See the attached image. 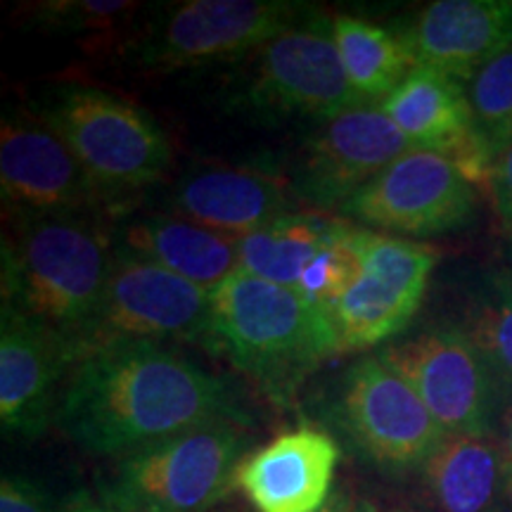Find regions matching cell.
Returning <instances> with one entry per match:
<instances>
[{
  "label": "cell",
  "mask_w": 512,
  "mask_h": 512,
  "mask_svg": "<svg viewBox=\"0 0 512 512\" xmlns=\"http://www.w3.org/2000/svg\"><path fill=\"white\" fill-rule=\"evenodd\" d=\"M332 31L344 74L366 105H380L415 69L411 50L394 29L351 15H335Z\"/></svg>",
  "instance_id": "obj_22"
},
{
  "label": "cell",
  "mask_w": 512,
  "mask_h": 512,
  "mask_svg": "<svg viewBox=\"0 0 512 512\" xmlns=\"http://www.w3.org/2000/svg\"><path fill=\"white\" fill-rule=\"evenodd\" d=\"M486 190L494 202L498 219L512 230V140L496 155Z\"/></svg>",
  "instance_id": "obj_29"
},
{
  "label": "cell",
  "mask_w": 512,
  "mask_h": 512,
  "mask_svg": "<svg viewBox=\"0 0 512 512\" xmlns=\"http://www.w3.org/2000/svg\"><path fill=\"white\" fill-rule=\"evenodd\" d=\"M394 31L411 50L415 67L467 83L512 46V3L437 0Z\"/></svg>",
  "instance_id": "obj_17"
},
{
  "label": "cell",
  "mask_w": 512,
  "mask_h": 512,
  "mask_svg": "<svg viewBox=\"0 0 512 512\" xmlns=\"http://www.w3.org/2000/svg\"><path fill=\"white\" fill-rule=\"evenodd\" d=\"M60 505L34 479L5 475L0 482V512H57Z\"/></svg>",
  "instance_id": "obj_28"
},
{
  "label": "cell",
  "mask_w": 512,
  "mask_h": 512,
  "mask_svg": "<svg viewBox=\"0 0 512 512\" xmlns=\"http://www.w3.org/2000/svg\"><path fill=\"white\" fill-rule=\"evenodd\" d=\"M465 93L479 138L496 159L512 140V46L486 62L465 83Z\"/></svg>",
  "instance_id": "obj_26"
},
{
  "label": "cell",
  "mask_w": 512,
  "mask_h": 512,
  "mask_svg": "<svg viewBox=\"0 0 512 512\" xmlns=\"http://www.w3.org/2000/svg\"><path fill=\"white\" fill-rule=\"evenodd\" d=\"M136 5L124 0H50L36 5L31 19L38 29L60 36H105Z\"/></svg>",
  "instance_id": "obj_27"
},
{
  "label": "cell",
  "mask_w": 512,
  "mask_h": 512,
  "mask_svg": "<svg viewBox=\"0 0 512 512\" xmlns=\"http://www.w3.org/2000/svg\"><path fill=\"white\" fill-rule=\"evenodd\" d=\"M415 150L380 105H356L320 121L304 143L292 192L318 209L342 211L389 164Z\"/></svg>",
  "instance_id": "obj_13"
},
{
  "label": "cell",
  "mask_w": 512,
  "mask_h": 512,
  "mask_svg": "<svg viewBox=\"0 0 512 512\" xmlns=\"http://www.w3.org/2000/svg\"><path fill=\"white\" fill-rule=\"evenodd\" d=\"M223 377L162 344H119L69 370L55 425L81 451L124 458L214 422H242Z\"/></svg>",
  "instance_id": "obj_1"
},
{
  "label": "cell",
  "mask_w": 512,
  "mask_h": 512,
  "mask_svg": "<svg viewBox=\"0 0 512 512\" xmlns=\"http://www.w3.org/2000/svg\"><path fill=\"white\" fill-rule=\"evenodd\" d=\"M370 230L339 221L335 233L299 275L294 292L316 309L330 313L361 275Z\"/></svg>",
  "instance_id": "obj_24"
},
{
  "label": "cell",
  "mask_w": 512,
  "mask_h": 512,
  "mask_svg": "<svg viewBox=\"0 0 512 512\" xmlns=\"http://www.w3.org/2000/svg\"><path fill=\"white\" fill-rule=\"evenodd\" d=\"M209 323L211 292L114 245L100 309L74 342V358L119 344H204Z\"/></svg>",
  "instance_id": "obj_8"
},
{
  "label": "cell",
  "mask_w": 512,
  "mask_h": 512,
  "mask_svg": "<svg viewBox=\"0 0 512 512\" xmlns=\"http://www.w3.org/2000/svg\"><path fill=\"white\" fill-rule=\"evenodd\" d=\"M328 413L351 451L389 477L418 475L446 439L415 389L380 354L344 370Z\"/></svg>",
  "instance_id": "obj_6"
},
{
  "label": "cell",
  "mask_w": 512,
  "mask_h": 512,
  "mask_svg": "<svg viewBox=\"0 0 512 512\" xmlns=\"http://www.w3.org/2000/svg\"><path fill=\"white\" fill-rule=\"evenodd\" d=\"M204 347L247 375L273 403L287 406L313 370L339 354L330 313L292 287L247 271L230 275L211 292V323Z\"/></svg>",
  "instance_id": "obj_2"
},
{
  "label": "cell",
  "mask_w": 512,
  "mask_h": 512,
  "mask_svg": "<svg viewBox=\"0 0 512 512\" xmlns=\"http://www.w3.org/2000/svg\"><path fill=\"white\" fill-rule=\"evenodd\" d=\"M339 444L316 427H297L249 453L238 489L256 512H316L328 503Z\"/></svg>",
  "instance_id": "obj_18"
},
{
  "label": "cell",
  "mask_w": 512,
  "mask_h": 512,
  "mask_svg": "<svg viewBox=\"0 0 512 512\" xmlns=\"http://www.w3.org/2000/svg\"><path fill=\"white\" fill-rule=\"evenodd\" d=\"M313 5L297 0H185L159 12L133 43V62L155 72L252 55Z\"/></svg>",
  "instance_id": "obj_9"
},
{
  "label": "cell",
  "mask_w": 512,
  "mask_h": 512,
  "mask_svg": "<svg viewBox=\"0 0 512 512\" xmlns=\"http://www.w3.org/2000/svg\"><path fill=\"white\" fill-rule=\"evenodd\" d=\"M252 69L238 83L230 105L261 121H325L356 105L339 60L332 17L313 8L292 27L256 50Z\"/></svg>",
  "instance_id": "obj_7"
},
{
  "label": "cell",
  "mask_w": 512,
  "mask_h": 512,
  "mask_svg": "<svg viewBox=\"0 0 512 512\" xmlns=\"http://www.w3.org/2000/svg\"><path fill=\"white\" fill-rule=\"evenodd\" d=\"M380 356L411 384L446 437L496 434L503 384L465 330L430 328Z\"/></svg>",
  "instance_id": "obj_10"
},
{
  "label": "cell",
  "mask_w": 512,
  "mask_h": 512,
  "mask_svg": "<svg viewBox=\"0 0 512 512\" xmlns=\"http://www.w3.org/2000/svg\"><path fill=\"white\" fill-rule=\"evenodd\" d=\"M368 512H420V510L411 508V505H387V508H382V505L368 503Z\"/></svg>",
  "instance_id": "obj_33"
},
{
  "label": "cell",
  "mask_w": 512,
  "mask_h": 512,
  "mask_svg": "<svg viewBox=\"0 0 512 512\" xmlns=\"http://www.w3.org/2000/svg\"><path fill=\"white\" fill-rule=\"evenodd\" d=\"M475 209V185L451 159L411 150L358 190L339 214L389 235L432 238L465 228Z\"/></svg>",
  "instance_id": "obj_11"
},
{
  "label": "cell",
  "mask_w": 512,
  "mask_h": 512,
  "mask_svg": "<svg viewBox=\"0 0 512 512\" xmlns=\"http://www.w3.org/2000/svg\"><path fill=\"white\" fill-rule=\"evenodd\" d=\"M465 332L482 349L503 387L512 392V271L486 280L467 313Z\"/></svg>",
  "instance_id": "obj_25"
},
{
  "label": "cell",
  "mask_w": 512,
  "mask_h": 512,
  "mask_svg": "<svg viewBox=\"0 0 512 512\" xmlns=\"http://www.w3.org/2000/svg\"><path fill=\"white\" fill-rule=\"evenodd\" d=\"M503 451H505V465H508V479H510V491H512V411L508 418V432H505Z\"/></svg>",
  "instance_id": "obj_32"
},
{
  "label": "cell",
  "mask_w": 512,
  "mask_h": 512,
  "mask_svg": "<svg viewBox=\"0 0 512 512\" xmlns=\"http://www.w3.org/2000/svg\"><path fill=\"white\" fill-rule=\"evenodd\" d=\"M114 245L181 275L207 292H214L230 275L242 271L238 240L178 214L126 219L119 226Z\"/></svg>",
  "instance_id": "obj_21"
},
{
  "label": "cell",
  "mask_w": 512,
  "mask_h": 512,
  "mask_svg": "<svg viewBox=\"0 0 512 512\" xmlns=\"http://www.w3.org/2000/svg\"><path fill=\"white\" fill-rule=\"evenodd\" d=\"M339 221L313 211H287L266 226L238 240L242 271L292 287L306 264L335 233Z\"/></svg>",
  "instance_id": "obj_23"
},
{
  "label": "cell",
  "mask_w": 512,
  "mask_h": 512,
  "mask_svg": "<svg viewBox=\"0 0 512 512\" xmlns=\"http://www.w3.org/2000/svg\"><path fill=\"white\" fill-rule=\"evenodd\" d=\"M57 512H124L117 505L107 503L100 494L95 496L91 491H76L60 505Z\"/></svg>",
  "instance_id": "obj_30"
},
{
  "label": "cell",
  "mask_w": 512,
  "mask_h": 512,
  "mask_svg": "<svg viewBox=\"0 0 512 512\" xmlns=\"http://www.w3.org/2000/svg\"><path fill=\"white\" fill-rule=\"evenodd\" d=\"M67 337L3 309L0 316V422L5 437L36 439L57 420L64 375L74 368Z\"/></svg>",
  "instance_id": "obj_15"
},
{
  "label": "cell",
  "mask_w": 512,
  "mask_h": 512,
  "mask_svg": "<svg viewBox=\"0 0 512 512\" xmlns=\"http://www.w3.org/2000/svg\"><path fill=\"white\" fill-rule=\"evenodd\" d=\"M34 112L69 145L105 209L152 188L174 162V147L157 121L102 88L55 86Z\"/></svg>",
  "instance_id": "obj_4"
},
{
  "label": "cell",
  "mask_w": 512,
  "mask_h": 512,
  "mask_svg": "<svg viewBox=\"0 0 512 512\" xmlns=\"http://www.w3.org/2000/svg\"><path fill=\"white\" fill-rule=\"evenodd\" d=\"M114 240L86 216H19L3 238V309L72 344L100 309Z\"/></svg>",
  "instance_id": "obj_3"
},
{
  "label": "cell",
  "mask_w": 512,
  "mask_h": 512,
  "mask_svg": "<svg viewBox=\"0 0 512 512\" xmlns=\"http://www.w3.org/2000/svg\"><path fill=\"white\" fill-rule=\"evenodd\" d=\"M242 422H214L119 458L98 494L124 512H207L249 456Z\"/></svg>",
  "instance_id": "obj_5"
},
{
  "label": "cell",
  "mask_w": 512,
  "mask_h": 512,
  "mask_svg": "<svg viewBox=\"0 0 512 512\" xmlns=\"http://www.w3.org/2000/svg\"><path fill=\"white\" fill-rule=\"evenodd\" d=\"M316 512H368V503H354L344 496H335Z\"/></svg>",
  "instance_id": "obj_31"
},
{
  "label": "cell",
  "mask_w": 512,
  "mask_h": 512,
  "mask_svg": "<svg viewBox=\"0 0 512 512\" xmlns=\"http://www.w3.org/2000/svg\"><path fill=\"white\" fill-rule=\"evenodd\" d=\"M380 107L415 150L451 159L467 183L489 188L494 155L479 138L463 81L415 67Z\"/></svg>",
  "instance_id": "obj_16"
},
{
  "label": "cell",
  "mask_w": 512,
  "mask_h": 512,
  "mask_svg": "<svg viewBox=\"0 0 512 512\" xmlns=\"http://www.w3.org/2000/svg\"><path fill=\"white\" fill-rule=\"evenodd\" d=\"M420 512H512L503 444L496 434L446 437L418 472Z\"/></svg>",
  "instance_id": "obj_20"
},
{
  "label": "cell",
  "mask_w": 512,
  "mask_h": 512,
  "mask_svg": "<svg viewBox=\"0 0 512 512\" xmlns=\"http://www.w3.org/2000/svg\"><path fill=\"white\" fill-rule=\"evenodd\" d=\"M439 256L430 242L370 230L361 275L330 311L339 349H370L399 335L418 313Z\"/></svg>",
  "instance_id": "obj_12"
},
{
  "label": "cell",
  "mask_w": 512,
  "mask_h": 512,
  "mask_svg": "<svg viewBox=\"0 0 512 512\" xmlns=\"http://www.w3.org/2000/svg\"><path fill=\"white\" fill-rule=\"evenodd\" d=\"M171 214L240 240L292 211L280 178L252 166L197 164L174 183L166 197Z\"/></svg>",
  "instance_id": "obj_19"
},
{
  "label": "cell",
  "mask_w": 512,
  "mask_h": 512,
  "mask_svg": "<svg viewBox=\"0 0 512 512\" xmlns=\"http://www.w3.org/2000/svg\"><path fill=\"white\" fill-rule=\"evenodd\" d=\"M0 190L17 216H86L105 207L69 145L36 112L3 117Z\"/></svg>",
  "instance_id": "obj_14"
}]
</instances>
